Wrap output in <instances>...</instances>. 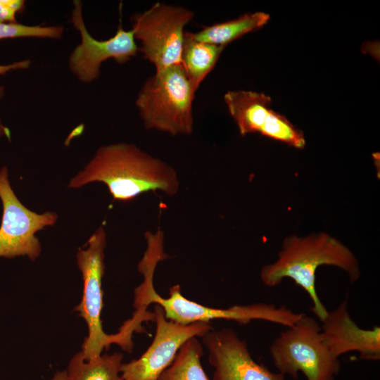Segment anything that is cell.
Instances as JSON below:
<instances>
[{
  "instance_id": "11",
  "label": "cell",
  "mask_w": 380,
  "mask_h": 380,
  "mask_svg": "<svg viewBox=\"0 0 380 380\" xmlns=\"http://www.w3.org/2000/svg\"><path fill=\"white\" fill-rule=\"evenodd\" d=\"M224 100L241 135L260 133L298 149L305 147L303 132L284 115L273 110L268 95L234 90L227 91Z\"/></svg>"
},
{
  "instance_id": "19",
  "label": "cell",
  "mask_w": 380,
  "mask_h": 380,
  "mask_svg": "<svg viewBox=\"0 0 380 380\" xmlns=\"http://www.w3.org/2000/svg\"><path fill=\"white\" fill-rule=\"evenodd\" d=\"M25 8L23 0H0V23H17L16 15Z\"/></svg>"
},
{
  "instance_id": "20",
  "label": "cell",
  "mask_w": 380,
  "mask_h": 380,
  "mask_svg": "<svg viewBox=\"0 0 380 380\" xmlns=\"http://www.w3.org/2000/svg\"><path fill=\"white\" fill-rule=\"evenodd\" d=\"M30 65L31 61L30 59H25L10 64L0 65V75H4L13 70L28 69Z\"/></svg>"
},
{
  "instance_id": "13",
  "label": "cell",
  "mask_w": 380,
  "mask_h": 380,
  "mask_svg": "<svg viewBox=\"0 0 380 380\" xmlns=\"http://www.w3.org/2000/svg\"><path fill=\"white\" fill-rule=\"evenodd\" d=\"M323 343L336 358L348 352L356 351L362 360L380 359V328H360L352 319L347 301H343L328 313L322 322Z\"/></svg>"
},
{
  "instance_id": "2",
  "label": "cell",
  "mask_w": 380,
  "mask_h": 380,
  "mask_svg": "<svg viewBox=\"0 0 380 380\" xmlns=\"http://www.w3.org/2000/svg\"><path fill=\"white\" fill-rule=\"evenodd\" d=\"M167 259L164 250L156 244H148L138 263V271L143 275V282L134 290L135 313L145 315L146 308L151 303L160 305L167 319L181 324L198 322H210L222 319L246 324L252 320H263L287 327L294 325L303 316L284 305L258 303L249 305H236L227 308H213L189 300L182 296L179 284L169 290L167 298L161 297L153 284L154 272L158 263Z\"/></svg>"
},
{
  "instance_id": "16",
  "label": "cell",
  "mask_w": 380,
  "mask_h": 380,
  "mask_svg": "<svg viewBox=\"0 0 380 380\" xmlns=\"http://www.w3.org/2000/svg\"><path fill=\"white\" fill-rule=\"evenodd\" d=\"M122 354L114 353L86 361L80 351L70 360L66 370L68 380H122Z\"/></svg>"
},
{
  "instance_id": "12",
  "label": "cell",
  "mask_w": 380,
  "mask_h": 380,
  "mask_svg": "<svg viewBox=\"0 0 380 380\" xmlns=\"http://www.w3.org/2000/svg\"><path fill=\"white\" fill-rule=\"evenodd\" d=\"M201 338L215 369L213 380H285L284 375L256 362L246 342L232 329H212Z\"/></svg>"
},
{
  "instance_id": "3",
  "label": "cell",
  "mask_w": 380,
  "mask_h": 380,
  "mask_svg": "<svg viewBox=\"0 0 380 380\" xmlns=\"http://www.w3.org/2000/svg\"><path fill=\"white\" fill-rule=\"evenodd\" d=\"M322 265L341 268L348 274L351 282L360 277L359 262L353 253L334 237L319 233L286 238L277 260L262 268L260 279L268 287L279 285L285 278L293 279L308 293L312 303L311 310L322 322L328 310L315 286V273Z\"/></svg>"
},
{
  "instance_id": "1",
  "label": "cell",
  "mask_w": 380,
  "mask_h": 380,
  "mask_svg": "<svg viewBox=\"0 0 380 380\" xmlns=\"http://www.w3.org/2000/svg\"><path fill=\"white\" fill-rule=\"evenodd\" d=\"M93 182L106 185L113 201L121 202L131 201L148 191H160L173 196L180 187L172 166L125 142L100 146L68 186L77 189Z\"/></svg>"
},
{
  "instance_id": "9",
  "label": "cell",
  "mask_w": 380,
  "mask_h": 380,
  "mask_svg": "<svg viewBox=\"0 0 380 380\" xmlns=\"http://www.w3.org/2000/svg\"><path fill=\"white\" fill-rule=\"evenodd\" d=\"M71 22L80 35V42L70 54L68 65L71 72L83 83H91L99 78L101 64L113 58L125 64L139 51L132 30H125L122 25L116 33L106 40L95 39L86 27L82 15V2L73 1Z\"/></svg>"
},
{
  "instance_id": "5",
  "label": "cell",
  "mask_w": 380,
  "mask_h": 380,
  "mask_svg": "<svg viewBox=\"0 0 380 380\" xmlns=\"http://www.w3.org/2000/svg\"><path fill=\"white\" fill-rule=\"evenodd\" d=\"M106 246V230L100 227L89 239L85 248H79L76 253L77 265L84 286L81 301L75 310L85 320L88 328L81 350L86 361L100 356L102 351L113 343L119 345L127 352L132 350L131 344L120 331L115 334H108L102 327V278L105 272Z\"/></svg>"
},
{
  "instance_id": "18",
  "label": "cell",
  "mask_w": 380,
  "mask_h": 380,
  "mask_svg": "<svg viewBox=\"0 0 380 380\" xmlns=\"http://www.w3.org/2000/svg\"><path fill=\"white\" fill-rule=\"evenodd\" d=\"M64 27L61 25L0 23V39L28 37L58 39L62 37Z\"/></svg>"
},
{
  "instance_id": "21",
  "label": "cell",
  "mask_w": 380,
  "mask_h": 380,
  "mask_svg": "<svg viewBox=\"0 0 380 380\" xmlns=\"http://www.w3.org/2000/svg\"><path fill=\"white\" fill-rule=\"evenodd\" d=\"M5 94V88L4 86L0 85V102L3 99ZM4 137L8 140H11V131L8 127L4 125L1 116H0V138Z\"/></svg>"
},
{
  "instance_id": "6",
  "label": "cell",
  "mask_w": 380,
  "mask_h": 380,
  "mask_svg": "<svg viewBox=\"0 0 380 380\" xmlns=\"http://www.w3.org/2000/svg\"><path fill=\"white\" fill-rule=\"evenodd\" d=\"M269 350L278 372L293 379L301 372L307 380H334L341 369L338 358L323 343L320 325L305 314L280 333Z\"/></svg>"
},
{
  "instance_id": "17",
  "label": "cell",
  "mask_w": 380,
  "mask_h": 380,
  "mask_svg": "<svg viewBox=\"0 0 380 380\" xmlns=\"http://www.w3.org/2000/svg\"><path fill=\"white\" fill-rule=\"evenodd\" d=\"M203 347L196 337L186 341L158 380H209L201 363Z\"/></svg>"
},
{
  "instance_id": "15",
  "label": "cell",
  "mask_w": 380,
  "mask_h": 380,
  "mask_svg": "<svg viewBox=\"0 0 380 380\" xmlns=\"http://www.w3.org/2000/svg\"><path fill=\"white\" fill-rule=\"evenodd\" d=\"M224 48L198 41L191 32L185 31L181 65L196 91L214 68Z\"/></svg>"
},
{
  "instance_id": "7",
  "label": "cell",
  "mask_w": 380,
  "mask_h": 380,
  "mask_svg": "<svg viewBox=\"0 0 380 380\" xmlns=\"http://www.w3.org/2000/svg\"><path fill=\"white\" fill-rule=\"evenodd\" d=\"M194 16L189 8L160 2L132 15L131 30L141 43L139 51L156 71L181 64L184 27Z\"/></svg>"
},
{
  "instance_id": "14",
  "label": "cell",
  "mask_w": 380,
  "mask_h": 380,
  "mask_svg": "<svg viewBox=\"0 0 380 380\" xmlns=\"http://www.w3.org/2000/svg\"><path fill=\"white\" fill-rule=\"evenodd\" d=\"M270 15L265 12L246 13L237 18L205 26L192 37L200 42L225 47L243 35L266 25Z\"/></svg>"
},
{
  "instance_id": "10",
  "label": "cell",
  "mask_w": 380,
  "mask_h": 380,
  "mask_svg": "<svg viewBox=\"0 0 380 380\" xmlns=\"http://www.w3.org/2000/svg\"><path fill=\"white\" fill-rule=\"evenodd\" d=\"M156 334L153 342L137 360L122 363V380H158L173 361L183 343L192 337H203L213 329L210 322L181 324L167 319L163 308L154 307Z\"/></svg>"
},
{
  "instance_id": "4",
  "label": "cell",
  "mask_w": 380,
  "mask_h": 380,
  "mask_svg": "<svg viewBox=\"0 0 380 380\" xmlns=\"http://www.w3.org/2000/svg\"><path fill=\"white\" fill-rule=\"evenodd\" d=\"M195 93L181 64L156 71L145 81L135 101L145 128L171 136L190 135Z\"/></svg>"
},
{
  "instance_id": "8",
  "label": "cell",
  "mask_w": 380,
  "mask_h": 380,
  "mask_svg": "<svg viewBox=\"0 0 380 380\" xmlns=\"http://www.w3.org/2000/svg\"><path fill=\"white\" fill-rule=\"evenodd\" d=\"M0 199L3 212L0 226V258L27 256L35 260L42 252L36 234L58 220L56 212L37 213L28 209L18 198L8 178V171L0 169Z\"/></svg>"
}]
</instances>
